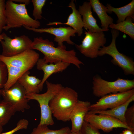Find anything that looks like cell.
Listing matches in <instances>:
<instances>
[{"instance_id":"37","label":"cell","mask_w":134,"mask_h":134,"mask_svg":"<svg viewBox=\"0 0 134 134\" xmlns=\"http://www.w3.org/2000/svg\"><path fill=\"white\" fill-rule=\"evenodd\" d=\"M119 134H123L122 133H120Z\"/></svg>"},{"instance_id":"26","label":"cell","mask_w":134,"mask_h":134,"mask_svg":"<svg viewBox=\"0 0 134 134\" xmlns=\"http://www.w3.org/2000/svg\"><path fill=\"white\" fill-rule=\"evenodd\" d=\"M46 1V0H31L34 7L33 15L35 20H37L42 19V9Z\"/></svg>"},{"instance_id":"4","label":"cell","mask_w":134,"mask_h":134,"mask_svg":"<svg viewBox=\"0 0 134 134\" xmlns=\"http://www.w3.org/2000/svg\"><path fill=\"white\" fill-rule=\"evenodd\" d=\"M47 90L42 94L33 93L26 95V98L29 100H34L39 104L40 109L41 116L39 125H52L54 124L52 114L49 106L52 98L63 87L60 84H54L47 80L46 81Z\"/></svg>"},{"instance_id":"32","label":"cell","mask_w":134,"mask_h":134,"mask_svg":"<svg viewBox=\"0 0 134 134\" xmlns=\"http://www.w3.org/2000/svg\"><path fill=\"white\" fill-rule=\"evenodd\" d=\"M13 2H15L22 3L25 4L26 5H28L30 2H31V0H12Z\"/></svg>"},{"instance_id":"14","label":"cell","mask_w":134,"mask_h":134,"mask_svg":"<svg viewBox=\"0 0 134 134\" xmlns=\"http://www.w3.org/2000/svg\"><path fill=\"white\" fill-rule=\"evenodd\" d=\"M91 104L89 102L78 100L70 115V120L72 123L71 132L80 131Z\"/></svg>"},{"instance_id":"3","label":"cell","mask_w":134,"mask_h":134,"mask_svg":"<svg viewBox=\"0 0 134 134\" xmlns=\"http://www.w3.org/2000/svg\"><path fill=\"white\" fill-rule=\"evenodd\" d=\"M26 6L25 4H17L12 0L6 2L5 12L6 23L3 29L7 31L11 28H19L22 26L38 28L40 26L39 21L29 16Z\"/></svg>"},{"instance_id":"23","label":"cell","mask_w":134,"mask_h":134,"mask_svg":"<svg viewBox=\"0 0 134 134\" xmlns=\"http://www.w3.org/2000/svg\"><path fill=\"white\" fill-rule=\"evenodd\" d=\"M6 65L8 69V76L7 80L3 88L8 89L16 83L18 79L24 73L29 70L9 65Z\"/></svg>"},{"instance_id":"11","label":"cell","mask_w":134,"mask_h":134,"mask_svg":"<svg viewBox=\"0 0 134 134\" xmlns=\"http://www.w3.org/2000/svg\"><path fill=\"white\" fill-rule=\"evenodd\" d=\"M134 95V89L117 93L111 94L101 97L95 104H91L89 111L111 109L126 102Z\"/></svg>"},{"instance_id":"18","label":"cell","mask_w":134,"mask_h":134,"mask_svg":"<svg viewBox=\"0 0 134 134\" xmlns=\"http://www.w3.org/2000/svg\"><path fill=\"white\" fill-rule=\"evenodd\" d=\"M30 73L29 70L27 71L20 77L17 82L24 88L26 95L39 93L40 91L38 86L41 80L35 76H30Z\"/></svg>"},{"instance_id":"27","label":"cell","mask_w":134,"mask_h":134,"mask_svg":"<svg viewBox=\"0 0 134 134\" xmlns=\"http://www.w3.org/2000/svg\"><path fill=\"white\" fill-rule=\"evenodd\" d=\"M8 71L7 66L0 60V100L1 90L4 88L7 79Z\"/></svg>"},{"instance_id":"5","label":"cell","mask_w":134,"mask_h":134,"mask_svg":"<svg viewBox=\"0 0 134 134\" xmlns=\"http://www.w3.org/2000/svg\"><path fill=\"white\" fill-rule=\"evenodd\" d=\"M93 93L99 97L108 94L126 91L134 88V80L122 79L119 78L115 81H109L102 79L98 75L93 78Z\"/></svg>"},{"instance_id":"16","label":"cell","mask_w":134,"mask_h":134,"mask_svg":"<svg viewBox=\"0 0 134 134\" xmlns=\"http://www.w3.org/2000/svg\"><path fill=\"white\" fill-rule=\"evenodd\" d=\"M91 8L90 3L87 1L84 2L81 6H79L78 11L82 16L84 28L87 31L92 32L108 31L98 26L96 20L93 16Z\"/></svg>"},{"instance_id":"2","label":"cell","mask_w":134,"mask_h":134,"mask_svg":"<svg viewBox=\"0 0 134 134\" xmlns=\"http://www.w3.org/2000/svg\"><path fill=\"white\" fill-rule=\"evenodd\" d=\"M78 100V94L75 90L70 87H63L50 101L52 115L58 120L70 121V113Z\"/></svg>"},{"instance_id":"15","label":"cell","mask_w":134,"mask_h":134,"mask_svg":"<svg viewBox=\"0 0 134 134\" xmlns=\"http://www.w3.org/2000/svg\"><path fill=\"white\" fill-rule=\"evenodd\" d=\"M70 64L66 62L60 61L55 63H46L43 58H39L36 64V68L38 70L44 72L43 77L39 85L40 91L43 89L44 84L48 78L53 74L62 72L66 69Z\"/></svg>"},{"instance_id":"10","label":"cell","mask_w":134,"mask_h":134,"mask_svg":"<svg viewBox=\"0 0 134 134\" xmlns=\"http://www.w3.org/2000/svg\"><path fill=\"white\" fill-rule=\"evenodd\" d=\"M2 34L3 38L0 42L2 46V55L12 57L31 49L33 41L28 36L24 35L15 36L12 38L4 32Z\"/></svg>"},{"instance_id":"31","label":"cell","mask_w":134,"mask_h":134,"mask_svg":"<svg viewBox=\"0 0 134 134\" xmlns=\"http://www.w3.org/2000/svg\"><path fill=\"white\" fill-rule=\"evenodd\" d=\"M80 131L82 134H101L99 130L85 121Z\"/></svg>"},{"instance_id":"1","label":"cell","mask_w":134,"mask_h":134,"mask_svg":"<svg viewBox=\"0 0 134 134\" xmlns=\"http://www.w3.org/2000/svg\"><path fill=\"white\" fill-rule=\"evenodd\" d=\"M30 48L42 53L44 56L43 58L47 63L64 61L73 64L79 69L80 65L83 64L76 56L74 50L67 51L58 46L55 47L53 42L42 37L34 38Z\"/></svg>"},{"instance_id":"28","label":"cell","mask_w":134,"mask_h":134,"mask_svg":"<svg viewBox=\"0 0 134 134\" xmlns=\"http://www.w3.org/2000/svg\"><path fill=\"white\" fill-rule=\"evenodd\" d=\"M125 122L129 127L134 129V104L128 108L124 115Z\"/></svg>"},{"instance_id":"35","label":"cell","mask_w":134,"mask_h":134,"mask_svg":"<svg viewBox=\"0 0 134 134\" xmlns=\"http://www.w3.org/2000/svg\"><path fill=\"white\" fill-rule=\"evenodd\" d=\"M3 36L2 34H0V42L3 39Z\"/></svg>"},{"instance_id":"24","label":"cell","mask_w":134,"mask_h":134,"mask_svg":"<svg viewBox=\"0 0 134 134\" xmlns=\"http://www.w3.org/2000/svg\"><path fill=\"white\" fill-rule=\"evenodd\" d=\"M16 112L10 104L2 101L0 102V126H3L9 121Z\"/></svg>"},{"instance_id":"12","label":"cell","mask_w":134,"mask_h":134,"mask_svg":"<svg viewBox=\"0 0 134 134\" xmlns=\"http://www.w3.org/2000/svg\"><path fill=\"white\" fill-rule=\"evenodd\" d=\"M39 58V53L31 49L10 57L0 55V60L6 64L29 70L36 65Z\"/></svg>"},{"instance_id":"19","label":"cell","mask_w":134,"mask_h":134,"mask_svg":"<svg viewBox=\"0 0 134 134\" xmlns=\"http://www.w3.org/2000/svg\"><path fill=\"white\" fill-rule=\"evenodd\" d=\"M89 1L92 8L100 20L102 28L108 31L109 26L113 23V19L107 14V7L98 0Z\"/></svg>"},{"instance_id":"36","label":"cell","mask_w":134,"mask_h":134,"mask_svg":"<svg viewBox=\"0 0 134 134\" xmlns=\"http://www.w3.org/2000/svg\"><path fill=\"white\" fill-rule=\"evenodd\" d=\"M3 130V126H0V133H2Z\"/></svg>"},{"instance_id":"34","label":"cell","mask_w":134,"mask_h":134,"mask_svg":"<svg viewBox=\"0 0 134 134\" xmlns=\"http://www.w3.org/2000/svg\"><path fill=\"white\" fill-rule=\"evenodd\" d=\"M69 134H82L80 131L78 132H71Z\"/></svg>"},{"instance_id":"25","label":"cell","mask_w":134,"mask_h":134,"mask_svg":"<svg viewBox=\"0 0 134 134\" xmlns=\"http://www.w3.org/2000/svg\"><path fill=\"white\" fill-rule=\"evenodd\" d=\"M45 125H39L34 128L29 134H69L71 132V129L66 126L57 130L49 129Z\"/></svg>"},{"instance_id":"20","label":"cell","mask_w":134,"mask_h":134,"mask_svg":"<svg viewBox=\"0 0 134 134\" xmlns=\"http://www.w3.org/2000/svg\"><path fill=\"white\" fill-rule=\"evenodd\" d=\"M134 100V95L125 102L112 109L104 110L89 111L95 114H103L109 115L125 123L124 118L125 112L129 104Z\"/></svg>"},{"instance_id":"33","label":"cell","mask_w":134,"mask_h":134,"mask_svg":"<svg viewBox=\"0 0 134 134\" xmlns=\"http://www.w3.org/2000/svg\"><path fill=\"white\" fill-rule=\"evenodd\" d=\"M123 134H134V133L131 130L125 129L124 130L122 131V133Z\"/></svg>"},{"instance_id":"30","label":"cell","mask_w":134,"mask_h":134,"mask_svg":"<svg viewBox=\"0 0 134 134\" xmlns=\"http://www.w3.org/2000/svg\"><path fill=\"white\" fill-rule=\"evenodd\" d=\"M29 124V121L25 119H21L18 121L16 126L14 128L8 131L0 133V134H13L20 130L27 129Z\"/></svg>"},{"instance_id":"17","label":"cell","mask_w":134,"mask_h":134,"mask_svg":"<svg viewBox=\"0 0 134 134\" xmlns=\"http://www.w3.org/2000/svg\"><path fill=\"white\" fill-rule=\"evenodd\" d=\"M74 0H71L68 5V7L71 8L72 12L69 15L66 22L64 23L59 22H49L47 25H58L65 24L73 28L79 36H81L83 32V23L81 15L76 8Z\"/></svg>"},{"instance_id":"9","label":"cell","mask_w":134,"mask_h":134,"mask_svg":"<svg viewBox=\"0 0 134 134\" xmlns=\"http://www.w3.org/2000/svg\"><path fill=\"white\" fill-rule=\"evenodd\" d=\"M84 121L98 129L108 133L114 128H121L131 130L134 133V129L128 127L125 123L109 115L96 114L89 111L86 114Z\"/></svg>"},{"instance_id":"21","label":"cell","mask_w":134,"mask_h":134,"mask_svg":"<svg viewBox=\"0 0 134 134\" xmlns=\"http://www.w3.org/2000/svg\"><path fill=\"white\" fill-rule=\"evenodd\" d=\"M107 12L111 13L114 12L117 15L118 20L117 23L124 21L128 17L134 20V0H132L128 4L119 8H115L107 4L106 6Z\"/></svg>"},{"instance_id":"13","label":"cell","mask_w":134,"mask_h":134,"mask_svg":"<svg viewBox=\"0 0 134 134\" xmlns=\"http://www.w3.org/2000/svg\"><path fill=\"white\" fill-rule=\"evenodd\" d=\"M24 27L27 30L36 32L46 33L54 35L55 36L54 41L57 43L58 47L66 49L65 46L63 44L64 42L65 41L70 45H73L75 44L71 40L70 37L75 36L76 32L70 27H60L58 28L51 27L40 29L34 28L26 26Z\"/></svg>"},{"instance_id":"29","label":"cell","mask_w":134,"mask_h":134,"mask_svg":"<svg viewBox=\"0 0 134 134\" xmlns=\"http://www.w3.org/2000/svg\"><path fill=\"white\" fill-rule=\"evenodd\" d=\"M5 1L0 0V34L6 23L7 18L5 14Z\"/></svg>"},{"instance_id":"6","label":"cell","mask_w":134,"mask_h":134,"mask_svg":"<svg viewBox=\"0 0 134 134\" xmlns=\"http://www.w3.org/2000/svg\"><path fill=\"white\" fill-rule=\"evenodd\" d=\"M111 32L112 39L111 43L108 46H104L100 48L98 52V56H101L105 54L109 55L113 58L111 62L120 67L125 75H134V62L133 60L131 58L120 53L116 48V39L119 35V31L112 29Z\"/></svg>"},{"instance_id":"22","label":"cell","mask_w":134,"mask_h":134,"mask_svg":"<svg viewBox=\"0 0 134 134\" xmlns=\"http://www.w3.org/2000/svg\"><path fill=\"white\" fill-rule=\"evenodd\" d=\"M134 20L131 17H127L124 21L110 25L109 27L112 29L120 31L128 35L132 40H134Z\"/></svg>"},{"instance_id":"8","label":"cell","mask_w":134,"mask_h":134,"mask_svg":"<svg viewBox=\"0 0 134 134\" xmlns=\"http://www.w3.org/2000/svg\"><path fill=\"white\" fill-rule=\"evenodd\" d=\"M1 95L3 99L2 101L11 104L16 112H24L30 108L25 90L17 82L9 89H2Z\"/></svg>"},{"instance_id":"7","label":"cell","mask_w":134,"mask_h":134,"mask_svg":"<svg viewBox=\"0 0 134 134\" xmlns=\"http://www.w3.org/2000/svg\"><path fill=\"white\" fill-rule=\"evenodd\" d=\"M85 31V36L81 44H75L77 49L86 57L97 58L101 47L104 46L106 38L103 31L92 32Z\"/></svg>"}]
</instances>
